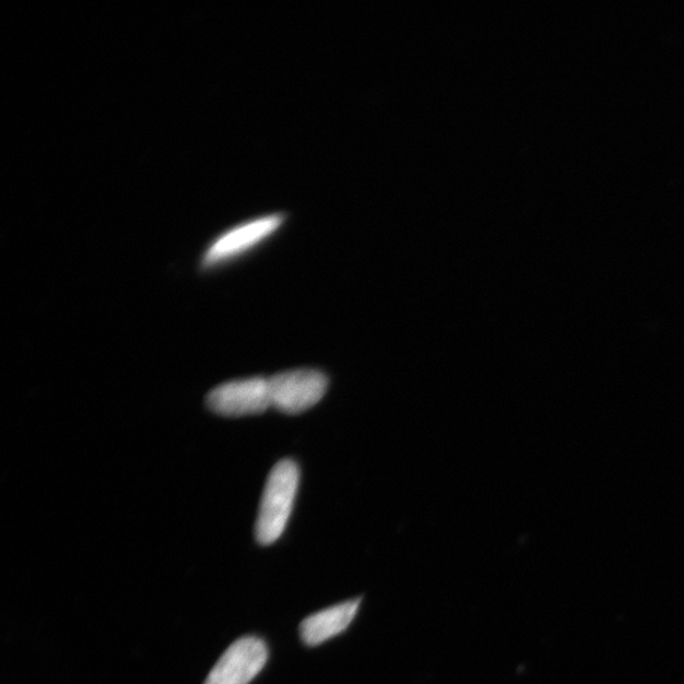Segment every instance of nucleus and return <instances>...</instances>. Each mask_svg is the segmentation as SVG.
<instances>
[{
    "label": "nucleus",
    "mask_w": 684,
    "mask_h": 684,
    "mask_svg": "<svg viewBox=\"0 0 684 684\" xmlns=\"http://www.w3.org/2000/svg\"><path fill=\"white\" fill-rule=\"evenodd\" d=\"M299 485V469L292 460H282L270 473L262 493L256 524V536L261 545H272L288 523Z\"/></svg>",
    "instance_id": "1"
},
{
    "label": "nucleus",
    "mask_w": 684,
    "mask_h": 684,
    "mask_svg": "<svg viewBox=\"0 0 684 684\" xmlns=\"http://www.w3.org/2000/svg\"><path fill=\"white\" fill-rule=\"evenodd\" d=\"M328 387L325 374L312 369L285 372L269 379L272 408L288 415L314 408L323 399Z\"/></svg>",
    "instance_id": "2"
},
{
    "label": "nucleus",
    "mask_w": 684,
    "mask_h": 684,
    "mask_svg": "<svg viewBox=\"0 0 684 684\" xmlns=\"http://www.w3.org/2000/svg\"><path fill=\"white\" fill-rule=\"evenodd\" d=\"M207 405L225 417L259 415L272 408L269 379L257 377L228 381L207 396Z\"/></svg>",
    "instance_id": "3"
},
{
    "label": "nucleus",
    "mask_w": 684,
    "mask_h": 684,
    "mask_svg": "<svg viewBox=\"0 0 684 684\" xmlns=\"http://www.w3.org/2000/svg\"><path fill=\"white\" fill-rule=\"evenodd\" d=\"M267 644L245 636L229 646L203 684H249L268 662Z\"/></svg>",
    "instance_id": "4"
},
{
    "label": "nucleus",
    "mask_w": 684,
    "mask_h": 684,
    "mask_svg": "<svg viewBox=\"0 0 684 684\" xmlns=\"http://www.w3.org/2000/svg\"><path fill=\"white\" fill-rule=\"evenodd\" d=\"M282 224L283 217L280 214H272V216L245 222V224L226 231L205 250L202 260L203 268L219 267L241 257L243 253L256 248L257 245L273 235Z\"/></svg>",
    "instance_id": "5"
},
{
    "label": "nucleus",
    "mask_w": 684,
    "mask_h": 684,
    "mask_svg": "<svg viewBox=\"0 0 684 684\" xmlns=\"http://www.w3.org/2000/svg\"><path fill=\"white\" fill-rule=\"evenodd\" d=\"M359 606L361 600H352L308 616L299 627L302 640L308 647H316L344 633L353 623Z\"/></svg>",
    "instance_id": "6"
}]
</instances>
